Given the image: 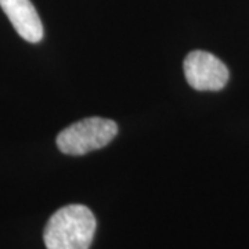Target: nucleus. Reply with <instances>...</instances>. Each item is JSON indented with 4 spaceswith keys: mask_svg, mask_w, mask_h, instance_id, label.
Returning <instances> with one entry per match:
<instances>
[{
    "mask_svg": "<svg viewBox=\"0 0 249 249\" xmlns=\"http://www.w3.org/2000/svg\"><path fill=\"white\" fill-rule=\"evenodd\" d=\"M96 226V217L88 206L67 205L52 214L46 224V249H89Z\"/></svg>",
    "mask_w": 249,
    "mask_h": 249,
    "instance_id": "1",
    "label": "nucleus"
},
{
    "mask_svg": "<svg viewBox=\"0 0 249 249\" xmlns=\"http://www.w3.org/2000/svg\"><path fill=\"white\" fill-rule=\"evenodd\" d=\"M116 133L118 124L114 121L91 116L64 129L57 136V147L67 155H85L106 147Z\"/></svg>",
    "mask_w": 249,
    "mask_h": 249,
    "instance_id": "2",
    "label": "nucleus"
},
{
    "mask_svg": "<svg viewBox=\"0 0 249 249\" xmlns=\"http://www.w3.org/2000/svg\"><path fill=\"white\" fill-rule=\"evenodd\" d=\"M184 75L188 85L199 91L222 90L229 80V70L213 54L196 50L184 60Z\"/></svg>",
    "mask_w": 249,
    "mask_h": 249,
    "instance_id": "3",
    "label": "nucleus"
},
{
    "mask_svg": "<svg viewBox=\"0 0 249 249\" xmlns=\"http://www.w3.org/2000/svg\"><path fill=\"white\" fill-rule=\"evenodd\" d=\"M0 7L22 39L29 43L43 39V25L31 0H0Z\"/></svg>",
    "mask_w": 249,
    "mask_h": 249,
    "instance_id": "4",
    "label": "nucleus"
}]
</instances>
